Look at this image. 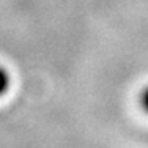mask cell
<instances>
[{
	"label": "cell",
	"mask_w": 148,
	"mask_h": 148,
	"mask_svg": "<svg viewBox=\"0 0 148 148\" xmlns=\"http://www.w3.org/2000/svg\"><path fill=\"white\" fill-rule=\"evenodd\" d=\"M10 85H11V77H10V73L6 71L3 66H0V98L5 96L10 90Z\"/></svg>",
	"instance_id": "6da1fadb"
},
{
	"label": "cell",
	"mask_w": 148,
	"mask_h": 148,
	"mask_svg": "<svg viewBox=\"0 0 148 148\" xmlns=\"http://www.w3.org/2000/svg\"><path fill=\"white\" fill-rule=\"evenodd\" d=\"M139 99H140V107L143 109V112H145V114H148V85L142 90Z\"/></svg>",
	"instance_id": "7a4b0ae2"
}]
</instances>
